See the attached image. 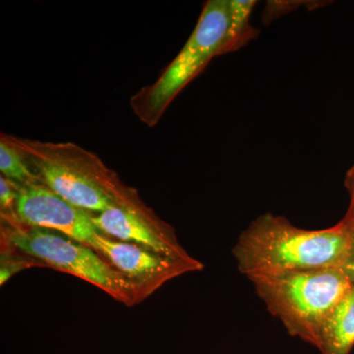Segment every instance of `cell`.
I'll return each instance as SVG.
<instances>
[{
	"instance_id": "6da1fadb",
	"label": "cell",
	"mask_w": 354,
	"mask_h": 354,
	"mask_svg": "<svg viewBox=\"0 0 354 354\" xmlns=\"http://www.w3.org/2000/svg\"><path fill=\"white\" fill-rule=\"evenodd\" d=\"M256 1L209 0L196 27L176 57L155 83L133 95L130 106L144 124L153 127L176 95L206 68L213 58L234 53L257 38L250 22Z\"/></svg>"
},
{
	"instance_id": "7a4b0ae2",
	"label": "cell",
	"mask_w": 354,
	"mask_h": 354,
	"mask_svg": "<svg viewBox=\"0 0 354 354\" xmlns=\"http://www.w3.org/2000/svg\"><path fill=\"white\" fill-rule=\"evenodd\" d=\"M353 249V239L339 223L308 230L295 227L285 216L265 214L241 232L232 252L239 271L249 279L342 268Z\"/></svg>"
},
{
	"instance_id": "3957f363",
	"label": "cell",
	"mask_w": 354,
	"mask_h": 354,
	"mask_svg": "<svg viewBox=\"0 0 354 354\" xmlns=\"http://www.w3.org/2000/svg\"><path fill=\"white\" fill-rule=\"evenodd\" d=\"M4 136L24 156L41 183L88 213H102L134 192L101 158L75 144Z\"/></svg>"
},
{
	"instance_id": "277c9868",
	"label": "cell",
	"mask_w": 354,
	"mask_h": 354,
	"mask_svg": "<svg viewBox=\"0 0 354 354\" xmlns=\"http://www.w3.org/2000/svg\"><path fill=\"white\" fill-rule=\"evenodd\" d=\"M268 310L286 330L318 348L321 333L351 281L341 268L301 270L249 278Z\"/></svg>"
},
{
	"instance_id": "5b68a950",
	"label": "cell",
	"mask_w": 354,
	"mask_h": 354,
	"mask_svg": "<svg viewBox=\"0 0 354 354\" xmlns=\"http://www.w3.org/2000/svg\"><path fill=\"white\" fill-rule=\"evenodd\" d=\"M1 220V239L44 267L92 283L127 306L138 304L131 283L94 249L53 230L23 225L16 218Z\"/></svg>"
},
{
	"instance_id": "8992f818",
	"label": "cell",
	"mask_w": 354,
	"mask_h": 354,
	"mask_svg": "<svg viewBox=\"0 0 354 354\" xmlns=\"http://www.w3.org/2000/svg\"><path fill=\"white\" fill-rule=\"evenodd\" d=\"M92 218L102 234L114 239L174 259L195 260L179 243L174 228L142 201L137 191L106 211L92 214Z\"/></svg>"
},
{
	"instance_id": "52a82bcc",
	"label": "cell",
	"mask_w": 354,
	"mask_h": 354,
	"mask_svg": "<svg viewBox=\"0 0 354 354\" xmlns=\"http://www.w3.org/2000/svg\"><path fill=\"white\" fill-rule=\"evenodd\" d=\"M91 248L101 254L131 283L138 304L167 281L187 272L201 271L204 268L196 259H174L137 244L118 241L101 232L95 235Z\"/></svg>"
},
{
	"instance_id": "ba28073f",
	"label": "cell",
	"mask_w": 354,
	"mask_h": 354,
	"mask_svg": "<svg viewBox=\"0 0 354 354\" xmlns=\"http://www.w3.org/2000/svg\"><path fill=\"white\" fill-rule=\"evenodd\" d=\"M17 186L15 215L18 221L29 227L53 230L92 246L100 232L92 214L58 196L41 183Z\"/></svg>"
},
{
	"instance_id": "9c48e42d",
	"label": "cell",
	"mask_w": 354,
	"mask_h": 354,
	"mask_svg": "<svg viewBox=\"0 0 354 354\" xmlns=\"http://www.w3.org/2000/svg\"><path fill=\"white\" fill-rule=\"evenodd\" d=\"M354 346V283L324 324L318 348L322 354H349Z\"/></svg>"
},
{
	"instance_id": "30bf717a",
	"label": "cell",
	"mask_w": 354,
	"mask_h": 354,
	"mask_svg": "<svg viewBox=\"0 0 354 354\" xmlns=\"http://www.w3.org/2000/svg\"><path fill=\"white\" fill-rule=\"evenodd\" d=\"M0 171L2 176L17 185L41 183L27 160L1 133L0 139Z\"/></svg>"
},
{
	"instance_id": "8fae6325",
	"label": "cell",
	"mask_w": 354,
	"mask_h": 354,
	"mask_svg": "<svg viewBox=\"0 0 354 354\" xmlns=\"http://www.w3.org/2000/svg\"><path fill=\"white\" fill-rule=\"evenodd\" d=\"M41 266L39 260L21 252L12 244L1 239V266H0V283L3 286L11 277L27 268Z\"/></svg>"
},
{
	"instance_id": "7c38bea8",
	"label": "cell",
	"mask_w": 354,
	"mask_h": 354,
	"mask_svg": "<svg viewBox=\"0 0 354 354\" xmlns=\"http://www.w3.org/2000/svg\"><path fill=\"white\" fill-rule=\"evenodd\" d=\"M18 186L3 176H0V208L1 218H16L15 208Z\"/></svg>"
},
{
	"instance_id": "4fadbf2b",
	"label": "cell",
	"mask_w": 354,
	"mask_h": 354,
	"mask_svg": "<svg viewBox=\"0 0 354 354\" xmlns=\"http://www.w3.org/2000/svg\"><path fill=\"white\" fill-rule=\"evenodd\" d=\"M344 186L348 191L349 205L346 215L342 218L339 223L354 241V165L346 172Z\"/></svg>"
},
{
	"instance_id": "5bb4252c",
	"label": "cell",
	"mask_w": 354,
	"mask_h": 354,
	"mask_svg": "<svg viewBox=\"0 0 354 354\" xmlns=\"http://www.w3.org/2000/svg\"><path fill=\"white\" fill-rule=\"evenodd\" d=\"M341 269L346 274L349 281L354 283V249L344 264L342 266Z\"/></svg>"
}]
</instances>
